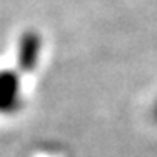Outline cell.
Wrapping results in <instances>:
<instances>
[{
	"label": "cell",
	"instance_id": "obj_1",
	"mask_svg": "<svg viewBox=\"0 0 157 157\" xmlns=\"http://www.w3.org/2000/svg\"><path fill=\"white\" fill-rule=\"evenodd\" d=\"M152 114H154V119H155V122H157V102H155L154 109H152Z\"/></svg>",
	"mask_w": 157,
	"mask_h": 157
}]
</instances>
